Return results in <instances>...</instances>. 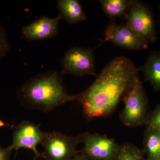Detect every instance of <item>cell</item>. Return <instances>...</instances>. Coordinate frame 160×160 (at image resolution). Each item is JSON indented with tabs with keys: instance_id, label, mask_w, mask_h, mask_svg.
Segmentation results:
<instances>
[{
	"instance_id": "6da1fadb",
	"label": "cell",
	"mask_w": 160,
	"mask_h": 160,
	"mask_svg": "<svg viewBox=\"0 0 160 160\" xmlns=\"http://www.w3.org/2000/svg\"><path fill=\"white\" fill-rule=\"evenodd\" d=\"M139 71L132 60L123 56L104 66L91 86L76 95L86 119L112 114L140 80Z\"/></svg>"
},
{
	"instance_id": "7a4b0ae2",
	"label": "cell",
	"mask_w": 160,
	"mask_h": 160,
	"mask_svg": "<svg viewBox=\"0 0 160 160\" xmlns=\"http://www.w3.org/2000/svg\"><path fill=\"white\" fill-rule=\"evenodd\" d=\"M62 76L61 72L53 71L35 76L18 89V99L26 108L44 112L76 101V95L67 92Z\"/></svg>"
},
{
	"instance_id": "3957f363",
	"label": "cell",
	"mask_w": 160,
	"mask_h": 160,
	"mask_svg": "<svg viewBox=\"0 0 160 160\" xmlns=\"http://www.w3.org/2000/svg\"><path fill=\"white\" fill-rule=\"evenodd\" d=\"M125 18V24L145 42L149 44L158 41L156 22L149 4L133 0Z\"/></svg>"
},
{
	"instance_id": "277c9868",
	"label": "cell",
	"mask_w": 160,
	"mask_h": 160,
	"mask_svg": "<svg viewBox=\"0 0 160 160\" xmlns=\"http://www.w3.org/2000/svg\"><path fill=\"white\" fill-rule=\"evenodd\" d=\"M125 106L120 114L123 125L131 128L145 125L149 115V102L141 80L123 100Z\"/></svg>"
},
{
	"instance_id": "5b68a950",
	"label": "cell",
	"mask_w": 160,
	"mask_h": 160,
	"mask_svg": "<svg viewBox=\"0 0 160 160\" xmlns=\"http://www.w3.org/2000/svg\"><path fill=\"white\" fill-rule=\"evenodd\" d=\"M82 134L66 136L61 132H44L42 144L45 160H71L78 153V145L82 143Z\"/></svg>"
},
{
	"instance_id": "8992f818",
	"label": "cell",
	"mask_w": 160,
	"mask_h": 160,
	"mask_svg": "<svg viewBox=\"0 0 160 160\" xmlns=\"http://www.w3.org/2000/svg\"><path fill=\"white\" fill-rule=\"evenodd\" d=\"M61 74H72L76 77L97 76L94 54L92 48L73 47L68 49L61 61Z\"/></svg>"
},
{
	"instance_id": "52a82bcc",
	"label": "cell",
	"mask_w": 160,
	"mask_h": 160,
	"mask_svg": "<svg viewBox=\"0 0 160 160\" xmlns=\"http://www.w3.org/2000/svg\"><path fill=\"white\" fill-rule=\"evenodd\" d=\"M81 153L94 160H113L117 154L120 145L114 139L98 133L86 132L82 134Z\"/></svg>"
},
{
	"instance_id": "ba28073f",
	"label": "cell",
	"mask_w": 160,
	"mask_h": 160,
	"mask_svg": "<svg viewBox=\"0 0 160 160\" xmlns=\"http://www.w3.org/2000/svg\"><path fill=\"white\" fill-rule=\"evenodd\" d=\"M44 132L40 129L39 125L29 121H23L16 127L12 144L8 148L12 151H17L21 148L32 150L34 153V160L44 158L43 152H40L37 149L38 144L42 143Z\"/></svg>"
},
{
	"instance_id": "9c48e42d",
	"label": "cell",
	"mask_w": 160,
	"mask_h": 160,
	"mask_svg": "<svg viewBox=\"0 0 160 160\" xmlns=\"http://www.w3.org/2000/svg\"><path fill=\"white\" fill-rule=\"evenodd\" d=\"M104 39L100 45L111 42L122 49L132 50L147 49L148 45L141 39L126 24H119L113 22L108 25L104 32Z\"/></svg>"
},
{
	"instance_id": "30bf717a",
	"label": "cell",
	"mask_w": 160,
	"mask_h": 160,
	"mask_svg": "<svg viewBox=\"0 0 160 160\" xmlns=\"http://www.w3.org/2000/svg\"><path fill=\"white\" fill-rule=\"evenodd\" d=\"M59 15L54 18L43 16L24 26L21 30L22 38L28 42L49 39L58 34Z\"/></svg>"
},
{
	"instance_id": "8fae6325",
	"label": "cell",
	"mask_w": 160,
	"mask_h": 160,
	"mask_svg": "<svg viewBox=\"0 0 160 160\" xmlns=\"http://www.w3.org/2000/svg\"><path fill=\"white\" fill-rule=\"evenodd\" d=\"M57 7L61 18L68 24L74 25L86 20L82 6L78 0H58Z\"/></svg>"
},
{
	"instance_id": "7c38bea8",
	"label": "cell",
	"mask_w": 160,
	"mask_h": 160,
	"mask_svg": "<svg viewBox=\"0 0 160 160\" xmlns=\"http://www.w3.org/2000/svg\"><path fill=\"white\" fill-rule=\"evenodd\" d=\"M139 69L142 72L145 81L150 83L153 90L160 91V50L150 52Z\"/></svg>"
},
{
	"instance_id": "4fadbf2b",
	"label": "cell",
	"mask_w": 160,
	"mask_h": 160,
	"mask_svg": "<svg viewBox=\"0 0 160 160\" xmlns=\"http://www.w3.org/2000/svg\"><path fill=\"white\" fill-rule=\"evenodd\" d=\"M133 0H100L99 3L104 13L112 20L126 18Z\"/></svg>"
},
{
	"instance_id": "5bb4252c",
	"label": "cell",
	"mask_w": 160,
	"mask_h": 160,
	"mask_svg": "<svg viewBox=\"0 0 160 160\" xmlns=\"http://www.w3.org/2000/svg\"><path fill=\"white\" fill-rule=\"evenodd\" d=\"M146 160H160V131L146 129L143 138Z\"/></svg>"
},
{
	"instance_id": "9a60e30c",
	"label": "cell",
	"mask_w": 160,
	"mask_h": 160,
	"mask_svg": "<svg viewBox=\"0 0 160 160\" xmlns=\"http://www.w3.org/2000/svg\"><path fill=\"white\" fill-rule=\"evenodd\" d=\"M113 160H146L143 149L130 143L120 145L116 156Z\"/></svg>"
},
{
	"instance_id": "2e32d148",
	"label": "cell",
	"mask_w": 160,
	"mask_h": 160,
	"mask_svg": "<svg viewBox=\"0 0 160 160\" xmlns=\"http://www.w3.org/2000/svg\"><path fill=\"white\" fill-rule=\"evenodd\" d=\"M145 125L146 129L160 131V104L149 112Z\"/></svg>"
},
{
	"instance_id": "e0dca14e",
	"label": "cell",
	"mask_w": 160,
	"mask_h": 160,
	"mask_svg": "<svg viewBox=\"0 0 160 160\" xmlns=\"http://www.w3.org/2000/svg\"><path fill=\"white\" fill-rule=\"evenodd\" d=\"M11 49L6 30L0 24V61L7 55Z\"/></svg>"
},
{
	"instance_id": "ac0fdd59",
	"label": "cell",
	"mask_w": 160,
	"mask_h": 160,
	"mask_svg": "<svg viewBox=\"0 0 160 160\" xmlns=\"http://www.w3.org/2000/svg\"><path fill=\"white\" fill-rule=\"evenodd\" d=\"M12 150L8 148H2L0 145V160H10Z\"/></svg>"
},
{
	"instance_id": "d6986e66",
	"label": "cell",
	"mask_w": 160,
	"mask_h": 160,
	"mask_svg": "<svg viewBox=\"0 0 160 160\" xmlns=\"http://www.w3.org/2000/svg\"><path fill=\"white\" fill-rule=\"evenodd\" d=\"M71 160H94L91 158L87 156L86 155L81 153L79 151L75 155Z\"/></svg>"
},
{
	"instance_id": "ffe728a7",
	"label": "cell",
	"mask_w": 160,
	"mask_h": 160,
	"mask_svg": "<svg viewBox=\"0 0 160 160\" xmlns=\"http://www.w3.org/2000/svg\"><path fill=\"white\" fill-rule=\"evenodd\" d=\"M10 126V125L9 124H7V123L4 122L2 120L0 119V128L1 127H3V126Z\"/></svg>"
},
{
	"instance_id": "44dd1931",
	"label": "cell",
	"mask_w": 160,
	"mask_h": 160,
	"mask_svg": "<svg viewBox=\"0 0 160 160\" xmlns=\"http://www.w3.org/2000/svg\"><path fill=\"white\" fill-rule=\"evenodd\" d=\"M158 10H159V16L158 18V24L159 26L160 27V4L158 6Z\"/></svg>"
}]
</instances>
